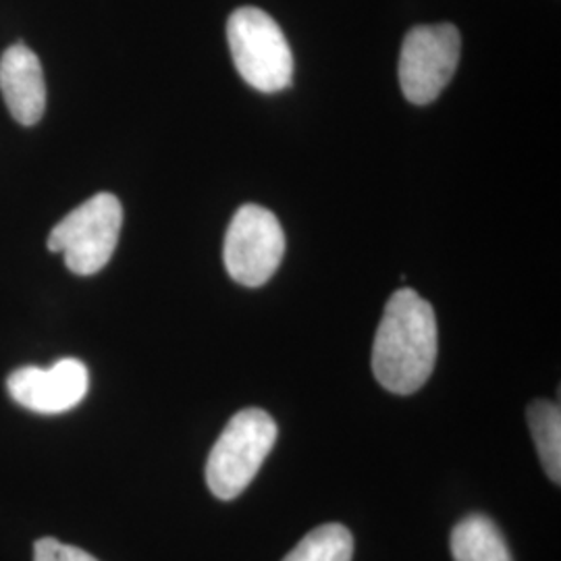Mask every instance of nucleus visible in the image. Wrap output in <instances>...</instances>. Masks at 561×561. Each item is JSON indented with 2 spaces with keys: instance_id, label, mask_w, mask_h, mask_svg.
<instances>
[{
  "instance_id": "7ed1b4c3",
  "label": "nucleus",
  "mask_w": 561,
  "mask_h": 561,
  "mask_svg": "<svg viewBox=\"0 0 561 561\" xmlns=\"http://www.w3.org/2000/svg\"><path fill=\"white\" fill-rule=\"evenodd\" d=\"M227 41L241 78L264 94L291 85L294 57L287 38L268 13L241 7L227 21Z\"/></svg>"
},
{
  "instance_id": "9b49d317",
  "label": "nucleus",
  "mask_w": 561,
  "mask_h": 561,
  "mask_svg": "<svg viewBox=\"0 0 561 561\" xmlns=\"http://www.w3.org/2000/svg\"><path fill=\"white\" fill-rule=\"evenodd\" d=\"M354 539L341 524H324L308 533L283 561H352Z\"/></svg>"
},
{
  "instance_id": "f257e3e1",
  "label": "nucleus",
  "mask_w": 561,
  "mask_h": 561,
  "mask_svg": "<svg viewBox=\"0 0 561 561\" xmlns=\"http://www.w3.org/2000/svg\"><path fill=\"white\" fill-rule=\"evenodd\" d=\"M439 352L435 310L414 289L387 301L373 345V373L396 396H412L431 379Z\"/></svg>"
},
{
  "instance_id": "20e7f679",
  "label": "nucleus",
  "mask_w": 561,
  "mask_h": 561,
  "mask_svg": "<svg viewBox=\"0 0 561 561\" xmlns=\"http://www.w3.org/2000/svg\"><path fill=\"white\" fill-rule=\"evenodd\" d=\"M123 225L117 196L101 192L73 208L48 236V250L65 256L76 275H96L115 254Z\"/></svg>"
},
{
  "instance_id": "39448f33",
  "label": "nucleus",
  "mask_w": 561,
  "mask_h": 561,
  "mask_svg": "<svg viewBox=\"0 0 561 561\" xmlns=\"http://www.w3.org/2000/svg\"><path fill=\"white\" fill-rule=\"evenodd\" d=\"M285 254L279 219L264 206L243 204L229 222L222 259L227 273L245 287H261L275 275Z\"/></svg>"
},
{
  "instance_id": "9d476101",
  "label": "nucleus",
  "mask_w": 561,
  "mask_h": 561,
  "mask_svg": "<svg viewBox=\"0 0 561 561\" xmlns=\"http://www.w3.org/2000/svg\"><path fill=\"white\" fill-rule=\"evenodd\" d=\"M528 426L539 451L547 477L556 484L561 479V414L553 401H533L528 408Z\"/></svg>"
},
{
  "instance_id": "f8f14e48",
  "label": "nucleus",
  "mask_w": 561,
  "mask_h": 561,
  "mask_svg": "<svg viewBox=\"0 0 561 561\" xmlns=\"http://www.w3.org/2000/svg\"><path fill=\"white\" fill-rule=\"evenodd\" d=\"M34 561H99L73 545L57 539H41L34 547Z\"/></svg>"
},
{
  "instance_id": "0eeeda50",
  "label": "nucleus",
  "mask_w": 561,
  "mask_h": 561,
  "mask_svg": "<svg viewBox=\"0 0 561 561\" xmlns=\"http://www.w3.org/2000/svg\"><path fill=\"white\" fill-rule=\"evenodd\" d=\"M88 385L85 364L73 358L59 360L53 368H20L7 381L13 400L41 414H60L76 408L85 398Z\"/></svg>"
},
{
  "instance_id": "1a4fd4ad",
  "label": "nucleus",
  "mask_w": 561,
  "mask_h": 561,
  "mask_svg": "<svg viewBox=\"0 0 561 561\" xmlns=\"http://www.w3.org/2000/svg\"><path fill=\"white\" fill-rule=\"evenodd\" d=\"M454 561H514L500 528L486 516H468L451 530Z\"/></svg>"
},
{
  "instance_id": "423d86ee",
  "label": "nucleus",
  "mask_w": 561,
  "mask_h": 561,
  "mask_svg": "<svg viewBox=\"0 0 561 561\" xmlns=\"http://www.w3.org/2000/svg\"><path fill=\"white\" fill-rule=\"evenodd\" d=\"M460 32L451 23L419 25L401 44L400 85L412 104L439 99L460 62Z\"/></svg>"
},
{
  "instance_id": "6e6552de",
  "label": "nucleus",
  "mask_w": 561,
  "mask_h": 561,
  "mask_svg": "<svg viewBox=\"0 0 561 561\" xmlns=\"http://www.w3.org/2000/svg\"><path fill=\"white\" fill-rule=\"evenodd\" d=\"M0 92L9 113L21 125H36L46 108V81L41 59L25 46L13 44L0 59Z\"/></svg>"
},
{
  "instance_id": "f03ea898",
  "label": "nucleus",
  "mask_w": 561,
  "mask_h": 561,
  "mask_svg": "<svg viewBox=\"0 0 561 561\" xmlns=\"http://www.w3.org/2000/svg\"><path fill=\"white\" fill-rule=\"evenodd\" d=\"M275 442L277 424L271 414L261 408L238 412L222 428L206 461V482L213 495L222 502L240 497L259 474Z\"/></svg>"
}]
</instances>
